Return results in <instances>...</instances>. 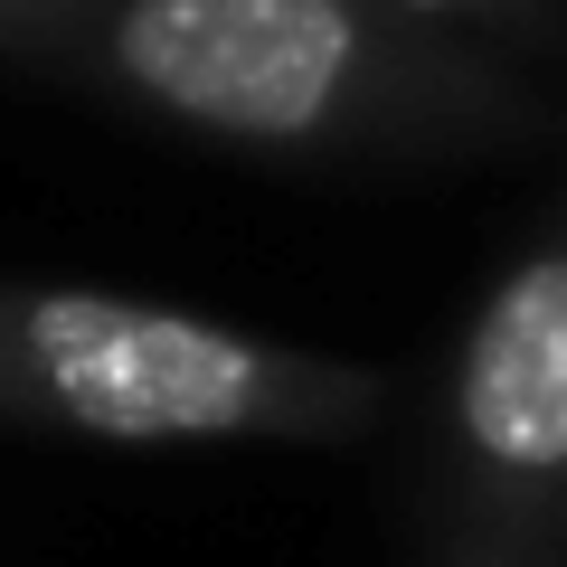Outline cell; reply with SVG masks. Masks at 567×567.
Wrapping results in <instances>:
<instances>
[{
	"label": "cell",
	"instance_id": "obj_1",
	"mask_svg": "<svg viewBox=\"0 0 567 567\" xmlns=\"http://www.w3.org/2000/svg\"><path fill=\"white\" fill-rule=\"evenodd\" d=\"M48 58L171 133L265 162L492 152L539 123V95L492 48L388 0H95Z\"/></svg>",
	"mask_w": 567,
	"mask_h": 567
},
{
	"label": "cell",
	"instance_id": "obj_5",
	"mask_svg": "<svg viewBox=\"0 0 567 567\" xmlns=\"http://www.w3.org/2000/svg\"><path fill=\"white\" fill-rule=\"evenodd\" d=\"M95 0H0V48H29V58H48V48L66 39V29L85 20Z\"/></svg>",
	"mask_w": 567,
	"mask_h": 567
},
{
	"label": "cell",
	"instance_id": "obj_4",
	"mask_svg": "<svg viewBox=\"0 0 567 567\" xmlns=\"http://www.w3.org/2000/svg\"><path fill=\"white\" fill-rule=\"evenodd\" d=\"M388 10L445 29V39H473V48H548L567 20V0H388Z\"/></svg>",
	"mask_w": 567,
	"mask_h": 567
},
{
	"label": "cell",
	"instance_id": "obj_2",
	"mask_svg": "<svg viewBox=\"0 0 567 567\" xmlns=\"http://www.w3.org/2000/svg\"><path fill=\"white\" fill-rule=\"evenodd\" d=\"M388 369L104 284H0V425L76 445H360Z\"/></svg>",
	"mask_w": 567,
	"mask_h": 567
},
{
	"label": "cell",
	"instance_id": "obj_3",
	"mask_svg": "<svg viewBox=\"0 0 567 567\" xmlns=\"http://www.w3.org/2000/svg\"><path fill=\"white\" fill-rule=\"evenodd\" d=\"M425 548L435 567H567V199L445 350Z\"/></svg>",
	"mask_w": 567,
	"mask_h": 567
}]
</instances>
